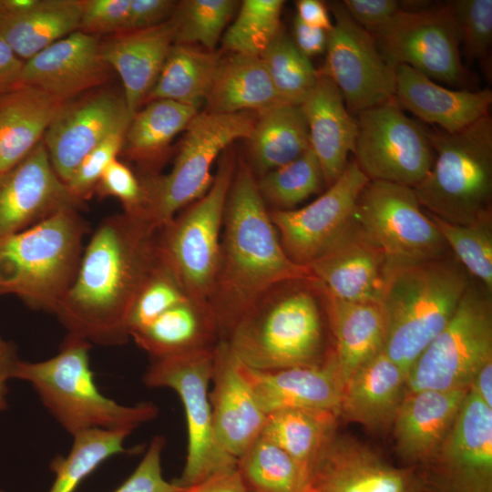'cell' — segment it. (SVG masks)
<instances>
[{"label": "cell", "instance_id": "cell-1", "mask_svg": "<svg viewBox=\"0 0 492 492\" xmlns=\"http://www.w3.org/2000/svg\"><path fill=\"white\" fill-rule=\"evenodd\" d=\"M156 234L146 222L124 212L98 225L55 313L69 334L101 345L128 341L131 305L159 261Z\"/></svg>", "mask_w": 492, "mask_h": 492}, {"label": "cell", "instance_id": "cell-2", "mask_svg": "<svg viewBox=\"0 0 492 492\" xmlns=\"http://www.w3.org/2000/svg\"><path fill=\"white\" fill-rule=\"evenodd\" d=\"M313 276L284 251L249 163L236 165L226 200L218 272L209 305L220 342L267 290Z\"/></svg>", "mask_w": 492, "mask_h": 492}, {"label": "cell", "instance_id": "cell-3", "mask_svg": "<svg viewBox=\"0 0 492 492\" xmlns=\"http://www.w3.org/2000/svg\"><path fill=\"white\" fill-rule=\"evenodd\" d=\"M323 288L313 276L275 284L244 313L225 341L234 357L257 370L323 364Z\"/></svg>", "mask_w": 492, "mask_h": 492}, {"label": "cell", "instance_id": "cell-4", "mask_svg": "<svg viewBox=\"0 0 492 492\" xmlns=\"http://www.w3.org/2000/svg\"><path fill=\"white\" fill-rule=\"evenodd\" d=\"M470 280L446 255L386 266L380 303L386 319L385 354L406 373L455 313Z\"/></svg>", "mask_w": 492, "mask_h": 492}, {"label": "cell", "instance_id": "cell-5", "mask_svg": "<svg viewBox=\"0 0 492 492\" xmlns=\"http://www.w3.org/2000/svg\"><path fill=\"white\" fill-rule=\"evenodd\" d=\"M87 231L78 210L68 208L1 238L0 296L56 313L76 278Z\"/></svg>", "mask_w": 492, "mask_h": 492}, {"label": "cell", "instance_id": "cell-6", "mask_svg": "<svg viewBox=\"0 0 492 492\" xmlns=\"http://www.w3.org/2000/svg\"><path fill=\"white\" fill-rule=\"evenodd\" d=\"M91 343L67 334L57 354L41 362L19 360L14 378L28 382L56 421L73 436L88 430L131 433L158 415L151 403L118 404L97 387L89 364Z\"/></svg>", "mask_w": 492, "mask_h": 492}, {"label": "cell", "instance_id": "cell-7", "mask_svg": "<svg viewBox=\"0 0 492 492\" xmlns=\"http://www.w3.org/2000/svg\"><path fill=\"white\" fill-rule=\"evenodd\" d=\"M425 131L436 155L413 188L423 209L455 224L492 221L491 116L456 133Z\"/></svg>", "mask_w": 492, "mask_h": 492}, {"label": "cell", "instance_id": "cell-8", "mask_svg": "<svg viewBox=\"0 0 492 492\" xmlns=\"http://www.w3.org/2000/svg\"><path fill=\"white\" fill-rule=\"evenodd\" d=\"M255 119L249 112L198 113L185 129L170 171L140 179L144 202L138 219L158 231L201 198L212 184L216 159L234 140L248 139Z\"/></svg>", "mask_w": 492, "mask_h": 492}, {"label": "cell", "instance_id": "cell-9", "mask_svg": "<svg viewBox=\"0 0 492 492\" xmlns=\"http://www.w3.org/2000/svg\"><path fill=\"white\" fill-rule=\"evenodd\" d=\"M232 151L220 155L208 191L158 230L160 261L173 273L190 299L209 303L218 272L228 192L236 169Z\"/></svg>", "mask_w": 492, "mask_h": 492}, {"label": "cell", "instance_id": "cell-10", "mask_svg": "<svg viewBox=\"0 0 492 492\" xmlns=\"http://www.w3.org/2000/svg\"><path fill=\"white\" fill-rule=\"evenodd\" d=\"M491 358V292L470 281L452 318L409 369L406 391L468 389Z\"/></svg>", "mask_w": 492, "mask_h": 492}, {"label": "cell", "instance_id": "cell-11", "mask_svg": "<svg viewBox=\"0 0 492 492\" xmlns=\"http://www.w3.org/2000/svg\"><path fill=\"white\" fill-rule=\"evenodd\" d=\"M214 349L152 360L143 377L149 387L174 390L183 405L187 456L180 477L174 480L180 487L237 466V459L220 446L213 428L209 391Z\"/></svg>", "mask_w": 492, "mask_h": 492}, {"label": "cell", "instance_id": "cell-12", "mask_svg": "<svg viewBox=\"0 0 492 492\" xmlns=\"http://www.w3.org/2000/svg\"><path fill=\"white\" fill-rule=\"evenodd\" d=\"M353 219L388 264L438 258L448 248L410 187L369 180L358 197Z\"/></svg>", "mask_w": 492, "mask_h": 492}, {"label": "cell", "instance_id": "cell-13", "mask_svg": "<svg viewBox=\"0 0 492 492\" xmlns=\"http://www.w3.org/2000/svg\"><path fill=\"white\" fill-rule=\"evenodd\" d=\"M369 32L394 67L408 66L434 81L450 85L465 81L460 32L450 2L420 10L400 9Z\"/></svg>", "mask_w": 492, "mask_h": 492}, {"label": "cell", "instance_id": "cell-14", "mask_svg": "<svg viewBox=\"0 0 492 492\" xmlns=\"http://www.w3.org/2000/svg\"><path fill=\"white\" fill-rule=\"evenodd\" d=\"M354 161L370 180L416 186L434 162L426 131L395 99L356 114Z\"/></svg>", "mask_w": 492, "mask_h": 492}, {"label": "cell", "instance_id": "cell-15", "mask_svg": "<svg viewBox=\"0 0 492 492\" xmlns=\"http://www.w3.org/2000/svg\"><path fill=\"white\" fill-rule=\"evenodd\" d=\"M335 19L327 32L326 59L319 69L336 85L350 113L395 98V67L379 52L369 31L348 14L343 2H333Z\"/></svg>", "mask_w": 492, "mask_h": 492}, {"label": "cell", "instance_id": "cell-16", "mask_svg": "<svg viewBox=\"0 0 492 492\" xmlns=\"http://www.w3.org/2000/svg\"><path fill=\"white\" fill-rule=\"evenodd\" d=\"M423 474L419 492H492V408L469 389Z\"/></svg>", "mask_w": 492, "mask_h": 492}, {"label": "cell", "instance_id": "cell-17", "mask_svg": "<svg viewBox=\"0 0 492 492\" xmlns=\"http://www.w3.org/2000/svg\"><path fill=\"white\" fill-rule=\"evenodd\" d=\"M370 179L353 159L324 193L301 209L269 210L282 246L307 267L353 225L356 201Z\"/></svg>", "mask_w": 492, "mask_h": 492}, {"label": "cell", "instance_id": "cell-18", "mask_svg": "<svg viewBox=\"0 0 492 492\" xmlns=\"http://www.w3.org/2000/svg\"><path fill=\"white\" fill-rule=\"evenodd\" d=\"M132 117L124 97L112 91L67 102L43 138L56 174L67 184L83 159L110 134L128 128Z\"/></svg>", "mask_w": 492, "mask_h": 492}, {"label": "cell", "instance_id": "cell-19", "mask_svg": "<svg viewBox=\"0 0 492 492\" xmlns=\"http://www.w3.org/2000/svg\"><path fill=\"white\" fill-rule=\"evenodd\" d=\"M82 204L56 174L42 140L22 161L0 172V239Z\"/></svg>", "mask_w": 492, "mask_h": 492}, {"label": "cell", "instance_id": "cell-20", "mask_svg": "<svg viewBox=\"0 0 492 492\" xmlns=\"http://www.w3.org/2000/svg\"><path fill=\"white\" fill-rule=\"evenodd\" d=\"M310 487L321 492H419L416 471L395 467L348 436L334 435L310 469Z\"/></svg>", "mask_w": 492, "mask_h": 492}, {"label": "cell", "instance_id": "cell-21", "mask_svg": "<svg viewBox=\"0 0 492 492\" xmlns=\"http://www.w3.org/2000/svg\"><path fill=\"white\" fill-rule=\"evenodd\" d=\"M209 399L220 446L238 460L261 435L267 415L258 404L225 342L213 352Z\"/></svg>", "mask_w": 492, "mask_h": 492}, {"label": "cell", "instance_id": "cell-22", "mask_svg": "<svg viewBox=\"0 0 492 492\" xmlns=\"http://www.w3.org/2000/svg\"><path fill=\"white\" fill-rule=\"evenodd\" d=\"M108 69L98 36L77 30L26 60L19 85L68 102L105 82Z\"/></svg>", "mask_w": 492, "mask_h": 492}, {"label": "cell", "instance_id": "cell-23", "mask_svg": "<svg viewBox=\"0 0 492 492\" xmlns=\"http://www.w3.org/2000/svg\"><path fill=\"white\" fill-rule=\"evenodd\" d=\"M238 364L266 415L287 409L329 410L339 415L343 387L332 353L323 364L313 366L265 371Z\"/></svg>", "mask_w": 492, "mask_h": 492}, {"label": "cell", "instance_id": "cell-24", "mask_svg": "<svg viewBox=\"0 0 492 492\" xmlns=\"http://www.w3.org/2000/svg\"><path fill=\"white\" fill-rule=\"evenodd\" d=\"M386 266L384 256L354 222L307 268L332 295L339 299L380 302Z\"/></svg>", "mask_w": 492, "mask_h": 492}, {"label": "cell", "instance_id": "cell-25", "mask_svg": "<svg viewBox=\"0 0 492 492\" xmlns=\"http://www.w3.org/2000/svg\"><path fill=\"white\" fill-rule=\"evenodd\" d=\"M395 99L402 109L447 133H456L489 115L492 92L453 90L414 68L395 67Z\"/></svg>", "mask_w": 492, "mask_h": 492}, {"label": "cell", "instance_id": "cell-26", "mask_svg": "<svg viewBox=\"0 0 492 492\" xmlns=\"http://www.w3.org/2000/svg\"><path fill=\"white\" fill-rule=\"evenodd\" d=\"M318 71L315 86L299 107L308 128L311 149L321 165L325 186L329 187L349 162L357 122L336 85L327 75Z\"/></svg>", "mask_w": 492, "mask_h": 492}, {"label": "cell", "instance_id": "cell-27", "mask_svg": "<svg viewBox=\"0 0 492 492\" xmlns=\"http://www.w3.org/2000/svg\"><path fill=\"white\" fill-rule=\"evenodd\" d=\"M174 36L169 18L156 26L119 32L100 41V56L120 77L124 98L133 116L155 84Z\"/></svg>", "mask_w": 492, "mask_h": 492}, {"label": "cell", "instance_id": "cell-28", "mask_svg": "<svg viewBox=\"0 0 492 492\" xmlns=\"http://www.w3.org/2000/svg\"><path fill=\"white\" fill-rule=\"evenodd\" d=\"M468 389L406 391L393 427L397 453L406 462H427L436 452Z\"/></svg>", "mask_w": 492, "mask_h": 492}, {"label": "cell", "instance_id": "cell-29", "mask_svg": "<svg viewBox=\"0 0 492 492\" xmlns=\"http://www.w3.org/2000/svg\"><path fill=\"white\" fill-rule=\"evenodd\" d=\"M323 288L328 325L334 339L333 360L343 387L361 366L384 350L386 319L380 302L342 300Z\"/></svg>", "mask_w": 492, "mask_h": 492}, {"label": "cell", "instance_id": "cell-30", "mask_svg": "<svg viewBox=\"0 0 492 492\" xmlns=\"http://www.w3.org/2000/svg\"><path fill=\"white\" fill-rule=\"evenodd\" d=\"M407 373L381 351L344 384L339 415L371 431L393 425L406 393Z\"/></svg>", "mask_w": 492, "mask_h": 492}, {"label": "cell", "instance_id": "cell-31", "mask_svg": "<svg viewBox=\"0 0 492 492\" xmlns=\"http://www.w3.org/2000/svg\"><path fill=\"white\" fill-rule=\"evenodd\" d=\"M130 337L152 360L211 351L220 343L209 303L190 298L133 332Z\"/></svg>", "mask_w": 492, "mask_h": 492}, {"label": "cell", "instance_id": "cell-32", "mask_svg": "<svg viewBox=\"0 0 492 492\" xmlns=\"http://www.w3.org/2000/svg\"><path fill=\"white\" fill-rule=\"evenodd\" d=\"M66 103L25 85L0 97V172L18 164L43 140Z\"/></svg>", "mask_w": 492, "mask_h": 492}, {"label": "cell", "instance_id": "cell-33", "mask_svg": "<svg viewBox=\"0 0 492 492\" xmlns=\"http://www.w3.org/2000/svg\"><path fill=\"white\" fill-rule=\"evenodd\" d=\"M207 112L260 113L281 101L260 56L220 57L206 97Z\"/></svg>", "mask_w": 492, "mask_h": 492}, {"label": "cell", "instance_id": "cell-34", "mask_svg": "<svg viewBox=\"0 0 492 492\" xmlns=\"http://www.w3.org/2000/svg\"><path fill=\"white\" fill-rule=\"evenodd\" d=\"M248 140L249 165L258 177L292 161L311 147L300 107L287 103L257 113Z\"/></svg>", "mask_w": 492, "mask_h": 492}, {"label": "cell", "instance_id": "cell-35", "mask_svg": "<svg viewBox=\"0 0 492 492\" xmlns=\"http://www.w3.org/2000/svg\"><path fill=\"white\" fill-rule=\"evenodd\" d=\"M83 0H38L30 10L0 17V36L24 61L77 31Z\"/></svg>", "mask_w": 492, "mask_h": 492}, {"label": "cell", "instance_id": "cell-36", "mask_svg": "<svg viewBox=\"0 0 492 492\" xmlns=\"http://www.w3.org/2000/svg\"><path fill=\"white\" fill-rule=\"evenodd\" d=\"M220 55L173 44L146 100L168 99L198 108L206 99Z\"/></svg>", "mask_w": 492, "mask_h": 492}, {"label": "cell", "instance_id": "cell-37", "mask_svg": "<svg viewBox=\"0 0 492 492\" xmlns=\"http://www.w3.org/2000/svg\"><path fill=\"white\" fill-rule=\"evenodd\" d=\"M339 415L319 409H287L267 415L261 436L291 456L308 475L335 435ZM310 480V477H309Z\"/></svg>", "mask_w": 492, "mask_h": 492}, {"label": "cell", "instance_id": "cell-38", "mask_svg": "<svg viewBox=\"0 0 492 492\" xmlns=\"http://www.w3.org/2000/svg\"><path fill=\"white\" fill-rule=\"evenodd\" d=\"M198 108L168 99H157L136 112L128 125L123 149L141 163L155 160L173 138L185 130Z\"/></svg>", "mask_w": 492, "mask_h": 492}, {"label": "cell", "instance_id": "cell-39", "mask_svg": "<svg viewBox=\"0 0 492 492\" xmlns=\"http://www.w3.org/2000/svg\"><path fill=\"white\" fill-rule=\"evenodd\" d=\"M247 487L261 492H309L306 470L273 442L260 436L237 460Z\"/></svg>", "mask_w": 492, "mask_h": 492}, {"label": "cell", "instance_id": "cell-40", "mask_svg": "<svg viewBox=\"0 0 492 492\" xmlns=\"http://www.w3.org/2000/svg\"><path fill=\"white\" fill-rule=\"evenodd\" d=\"M129 434L128 431L94 429L74 436L69 454L56 458L51 465L55 480L48 492H74L105 460L126 452L123 443Z\"/></svg>", "mask_w": 492, "mask_h": 492}, {"label": "cell", "instance_id": "cell-41", "mask_svg": "<svg viewBox=\"0 0 492 492\" xmlns=\"http://www.w3.org/2000/svg\"><path fill=\"white\" fill-rule=\"evenodd\" d=\"M258 189L272 210H292L325 186L321 165L311 147L292 161L257 179Z\"/></svg>", "mask_w": 492, "mask_h": 492}, {"label": "cell", "instance_id": "cell-42", "mask_svg": "<svg viewBox=\"0 0 492 492\" xmlns=\"http://www.w3.org/2000/svg\"><path fill=\"white\" fill-rule=\"evenodd\" d=\"M282 102L300 106L316 84L319 71L293 40L281 31L261 56Z\"/></svg>", "mask_w": 492, "mask_h": 492}, {"label": "cell", "instance_id": "cell-43", "mask_svg": "<svg viewBox=\"0 0 492 492\" xmlns=\"http://www.w3.org/2000/svg\"><path fill=\"white\" fill-rule=\"evenodd\" d=\"M282 0H244L222 36L225 50L260 56L282 31Z\"/></svg>", "mask_w": 492, "mask_h": 492}, {"label": "cell", "instance_id": "cell-44", "mask_svg": "<svg viewBox=\"0 0 492 492\" xmlns=\"http://www.w3.org/2000/svg\"><path fill=\"white\" fill-rule=\"evenodd\" d=\"M238 5L233 0H185L179 2L170 17L174 44H200L214 51L224 27Z\"/></svg>", "mask_w": 492, "mask_h": 492}, {"label": "cell", "instance_id": "cell-45", "mask_svg": "<svg viewBox=\"0 0 492 492\" xmlns=\"http://www.w3.org/2000/svg\"><path fill=\"white\" fill-rule=\"evenodd\" d=\"M426 213L460 265L491 292L492 221L460 225Z\"/></svg>", "mask_w": 492, "mask_h": 492}, {"label": "cell", "instance_id": "cell-46", "mask_svg": "<svg viewBox=\"0 0 492 492\" xmlns=\"http://www.w3.org/2000/svg\"><path fill=\"white\" fill-rule=\"evenodd\" d=\"M187 299L189 297L179 281L159 260L129 310L127 322L129 337L133 332L147 326L164 312Z\"/></svg>", "mask_w": 492, "mask_h": 492}, {"label": "cell", "instance_id": "cell-47", "mask_svg": "<svg viewBox=\"0 0 492 492\" xmlns=\"http://www.w3.org/2000/svg\"><path fill=\"white\" fill-rule=\"evenodd\" d=\"M450 5L466 56L479 61L487 58L492 44V0H456Z\"/></svg>", "mask_w": 492, "mask_h": 492}, {"label": "cell", "instance_id": "cell-48", "mask_svg": "<svg viewBox=\"0 0 492 492\" xmlns=\"http://www.w3.org/2000/svg\"><path fill=\"white\" fill-rule=\"evenodd\" d=\"M127 128L117 130L94 148L80 162L67 186L80 202L90 199L107 166L123 149Z\"/></svg>", "mask_w": 492, "mask_h": 492}, {"label": "cell", "instance_id": "cell-49", "mask_svg": "<svg viewBox=\"0 0 492 492\" xmlns=\"http://www.w3.org/2000/svg\"><path fill=\"white\" fill-rule=\"evenodd\" d=\"M95 192L101 197H113L123 205L124 213L138 218L144 202V190L140 179L118 159L105 169Z\"/></svg>", "mask_w": 492, "mask_h": 492}, {"label": "cell", "instance_id": "cell-50", "mask_svg": "<svg viewBox=\"0 0 492 492\" xmlns=\"http://www.w3.org/2000/svg\"><path fill=\"white\" fill-rule=\"evenodd\" d=\"M163 436H155L142 460L130 477L114 492H179L181 487L167 481L162 475Z\"/></svg>", "mask_w": 492, "mask_h": 492}, {"label": "cell", "instance_id": "cell-51", "mask_svg": "<svg viewBox=\"0 0 492 492\" xmlns=\"http://www.w3.org/2000/svg\"><path fill=\"white\" fill-rule=\"evenodd\" d=\"M130 0H84L78 30L96 36L122 32Z\"/></svg>", "mask_w": 492, "mask_h": 492}, {"label": "cell", "instance_id": "cell-52", "mask_svg": "<svg viewBox=\"0 0 492 492\" xmlns=\"http://www.w3.org/2000/svg\"><path fill=\"white\" fill-rule=\"evenodd\" d=\"M343 5L350 16L367 31L380 27L401 9L400 2L395 0H344Z\"/></svg>", "mask_w": 492, "mask_h": 492}, {"label": "cell", "instance_id": "cell-53", "mask_svg": "<svg viewBox=\"0 0 492 492\" xmlns=\"http://www.w3.org/2000/svg\"><path fill=\"white\" fill-rule=\"evenodd\" d=\"M170 0H130L124 31L147 29L168 21L176 7Z\"/></svg>", "mask_w": 492, "mask_h": 492}, {"label": "cell", "instance_id": "cell-54", "mask_svg": "<svg viewBox=\"0 0 492 492\" xmlns=\"http://www.w3.org/2000/svg\"><path fill=\"white\" fill-rule=\"evenodd\" d=\"M179 492H249L238 467L216 473L194 485L181 487Z\"/></svg>", "mask_w": 492, "mask_h": 492}, {"label": "cell", "instance_id": "cell-55", "mask_svg": "<svg viewBox=\"0 0 492 492\" xmlns=\"http://www.w3.org/2000/svg\"><path fill=\"white\" fill-rule=\"evenodd\" d=\"M293 37L296 47L308 58L325 52L327 32L307 26L297 17L293 22Z\"/></svg>", "mask_w": 492, "mask_h": 492}, {"label": "cell", "instance_id": "cell-56", "mask_svg": "<svg viewBox=\"0 0 492 492\" xmlns=\"http://www.w3.org/2000/svg\"><path fill=\"white\" fill-rule=\"evenodd\" d=\"M25 61L0 36V97L19 86Z\"/></svg>", "mask_w": 492, "mask_h": 492}, {"label": "cell", "instance_id": "cell-57", "mask_svg": "<svg viewBox=\"0 0 492 492\" xmlns=\"http://www.w3.org/2000/svg\"><path fill=\"white\" fill-rule=\"evenodd\" d=\"M19 360L15 344L0 336V412L7 406V383L14 378Z\"/></svg>", "mask_w": 492, "mask_h": 492}, {"label": "cell", "instance_id": "cell-58", "mask_svg": "<svg viewBox=\"0 0 492 492\" xmlns=\"http://www.w3.org/2000/svg\"><path fill=\"white\" fill-rule=\"evenodd\" d=\"M296 17L307 26L328 32L333 23L326 5L319 0H299L296 2Z\"/></svg>", "mask_w": 492, "mask_h": 492}, {"label": "cell", "instance_id": "cell-59", "mask_svg": "<svg viewBox=\"0 0 492 492\" xmlns=\"http://www.w3.org/2000/svg\"><path fill=\"white\" fill-rule=\"evenodd\" d=\"M468 389L486 405L492 408V358L477 370Z\"/></svg>", "mask_w": 492, "mask_h": 492}, {"label": "cell", "instance_id": "cell-60", "mask_svg": "<svg viewBox=\"0 0 492 492\" xmlns=\"http://www.w3.org/2000/svg\"><path fill=\"white\" fill-rule=\"evenodd\" d=\"M38 0H0V17H12L34 7Z\"/></svg>", "mask_w": 492, "mask_h": 492}, {"label": "cell", "instance_id": "cell-61", "mask_svg": "<svg viewBox=\"0 0 492 492\" xmlns=\"http://www.w3.org/2000/svg\"><path fill=\"white\" fill-rule=\"evenodd\" d=\"M248 489H249V492H261V491H258V490H255V489H251V488H249V487H248Z\"/></svg>", "mask_w": 492, "mask_h": 492}, {"label": "cell", "instance_id": "cell-62", "mask_svg": "<svg viewBox=\"0 0 492 492\" xmlns=\"http://www.w3.org/2000/svg\"><path fill=\"white\" fill-rule=\"evenodd\" d=\"M309 492H321V491L311 489Z\"/></svg>", "mask_w": 492, "mask_h": 492}, {"label": "cell", "instance_id": "cell-63", "mask_svg": "<svg viewBox=\"0 0 492 492\" xmlns=\"http://www.w3.org/2000/svg\"><path fill=\"white\" fill-rule=\"evenodd\" d=\"M0 492H4V491L0 489Z\"/></svg>", "mask_w": 492, "mask_h": 492}]
</instances>
